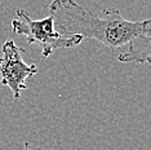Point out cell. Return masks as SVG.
<instances>
[{
  "label": "cell",
  "instance_id": "obj_1",
  "mask_svg": "<svg viewBox=\"0 0 151 150\" xmlns=\"http://www.w3.org/2000/svg\"><path fill=\"white\" fill-rule=\"evenodd\" d=\"M48 8L61 35L91 38L114 50L123 49L134 38L151 31V18L129 21L116 8H105L101 14H94L73 0H54Z\"/></svg>",
  "mask_w": 151,
  "mask_h": 150
},
{
  "label": "cell",
  "instance_id": "obj_2",
  "mask_svg": "<svg viewBox=\"0 0 151 150\" xmlns=\"http://www.w3.org/2000/svg\"><path fill=\"white\" fill-rule=\"evenodd\" d=\"M17 18L12 21V29L17 35L27 38V44H39L42 47L43 57H49L56 49L73 48L83 42L79 35L63 36L56 30L54 19L48 16L42 19H34L23 9L16 11Z\"/></svg>",
  "mask_w": 151,
  "mask_h": 150
},
{
  "label": "cell",
  "instance_id": "obj_3",
  "mask_svg": "<svg viewBox=\"0 0 151 150\" xmlns=\"http://www.w3.org/2000/svg\"><path fill=\"white\" fill-rule=\"evenodd\" d=\"M3 57H0V76L1 84L11 88L13 98L17 100L21 92L27 89L25 81L37 73V66L27 63L22 54L25 49L18 47L12 39L5 40L1 47Z\"/></svg>",
  "mask_w": 151,
  "mask_h": 150
},
{
  "label": "cell",
  "instance_id": "obj_4",
  "mask_svg": "<svg viewBox=\"0 0 151 150\" xmlns=\"http://www.w3.org/2000/svg\"><path fill=\"white\" fill-rule=\"evenodd\" d=\"M120 62L151 65V31L138 35L128 44V48L118 56Z\"/></svg>",
  "mask_w": 151,
  "mask_h": 150
},
{
  "label": "cell",
  "instance_id": "obj_5",
  "mask_svg": "<svg viewBox=\"0 0 151 150\" xmlns=\"http://www.w3.org/2000/svg\"><path fill=\"white\" fill-rule=\"evenodd\" d=\"M23 150H30L29 144H27V142H25V148H23Z\"/></svg>",
  "mask_w": 151,
  "mask_h": 150
}]
</instances>
